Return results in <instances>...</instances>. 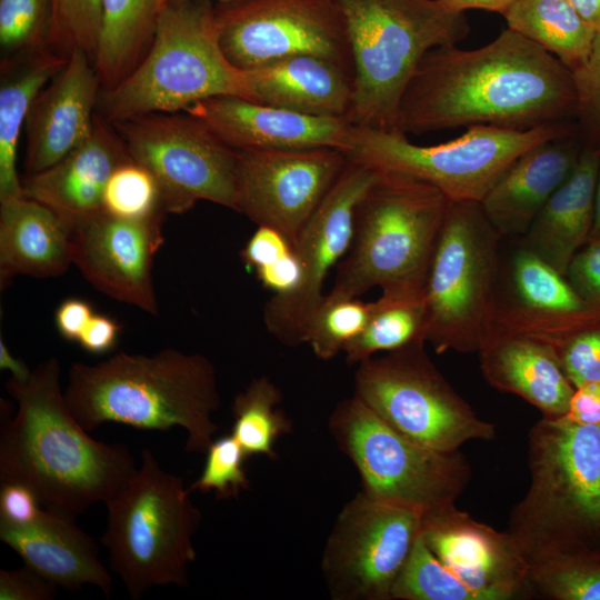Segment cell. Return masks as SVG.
Wrapping results in <instances>:
<instances>
[{"mask_svg":"<svg viewBox=\"0 0 600 600\" xmlns=\"http://www.w3.org/2000/svg\"><path fill=\"white\" fill-rule=\"evenodd\" d=\"M72 261V227L47 206L21 197L0 202V284L22 274H63Z\"/></svg>","mask_w":600,"mask_h":600,"instance_id":"cell-28","label":"cell"},{"mask_svg":"<svg viewBox=\"0 0 600 600\" xmlns=\"http://www.w3.org/2000/svg\"><path fill=\"white\" fill-rule=\"evenodd\" d=\"M566 277L584 300L600 307V239L576 253Z\"/></svg>","mask_w":600,"mask_h":600,"instance_id":"cell-45","label":"cell"},{"mask_svg":"<svg viewBox=\"0 0 600 600\" xmlns=\"http://www.w3.org/2000/svg\"><path fill=\"white\" fill-rule=\"evenodd\" d=\"M37 494L20 483H1L0 521L23 527L34 522L42 510Z\"/></svg>","mask_w":600,"mask_h":600,"instance_id":"cell-47","label":"cell"},{"mask_svg":"<svg viewBox=\"0 0 600 600\" xmlns=\"http://www.w3.org/2000/svg\"><path fill=\"white\" fill-rule=\"evenodd\" d=\"M379 171L348 159L338 180L298 236L293 250L300 267L298 286L273 294L263 307L267 330L279 342L306 343L310 320L326 293L330 271L349 250L356 209Z\"/></svg>","mask_w":600,"mask_h":600,"instance_id":"cell-16","label":"cell"},{"mask_svg":"<svg viewBox=\"0 0 600 600\" xmlns=\"http://www.w3.org/2000/svg\"><path fill=\"white\" fill-rule=\"evenodd\" d=\"M577 113L590 133L600 137V28L584 63L572 72Z\"/></svg>","mask_w":600,"mask_h":600,"instance_id":"cell-43","label":"cell"},{"mask_svg":"<svg viewBox=\"0 0 600 600\" xmlns=\"http://www.w3.org/2000/svg\"><path fill=\"white\" fill-rule=\"evenodd\" d=\"M61 366L50 357L26 382L10 378L6 389L18 408H1L0 483H20L40 502L74 517L107 502L137 470L126 444L88 434L69 410Z\"/></svg>","mask_w":600,"mask_h":600,"instance_id":"cell-2","label":"cell"},{"mask_svg":"<svg viewBox=\"0 0 600 600\" xmlns=\"http://www.w3.org/2000/svg\"><path fill=\"white\" fill-rule=\"evenodd\" d=\"M281 401V390L266 376L252 379L234 397L231 434L248 457L276 458L277 440L291 432V420L278 408Z\"/></svg>","mask_w":600,"mask_h":600,"instance_id":"cell-34","label":"cell"},{"mask_svg":"<svg viewBox=\"0 0 600 600\" xmlns=\"http://www.w3.org/2000/svg\"><path fill=\"white\" fill-rule=\"evenodd\" d=\"M328 426L358 470L361 491L376 501L427 516L456 504L470 482L471 467L460 450L442 452L418 443L354 394L336 406Z\"/></svg>","mask_w":600,"mask_h":600,"instance_id":"cell-11","label":"cell"},{"mask_svg":"<svg viewBox=\"0 0 600 600\" xmlns=\"http://www.w3.org/2000/svg\"><path fill=\"white\" fill-rule=\"evenodd\" d=\"M600 152V147H599ZM600 239V161L599 169L596 182V192H594V218L591 232L588 238V242Z\"/></svg>","mask_w":600,"mask_h":600,"instance_id":"cell-55","label":"cell"},{"mask_svg":"<svg viewBox=\"0 0 600 600\" xmlns=\"http://www.w3.org/2000/svg\"><path fill=\"white\" fill-rule=\"evenodd\" d=\"M478 353L482 374L493 388L521 397L543 417L566 416L574 387L554 346L496 330Z\"/></svg>","mask_w":600,"mask_h":600,"instance_id":"cell-27","label":"cell"},{"mask_svg":"<svg viewBox=\"0 0 600 600\" xmlns=\"http://www.w3.org/2000/svg\"><path fill=\"white\" fill-rule=\"evenodd\" d=\"M500 289L496 330L552 346L600 322V307L584 300L567 277L520 246Z\"/></svg>","mask_w":600,"mask_h":600,"instance_id":"cell-20","label":"cell"},{"mask_svg":"<svg viewBox=\"0 0 600 600\" xmlns=\"http://www.w3.org/2000/svg\"><path fill=\"white\" fill-rule=\"evenodd\" d=\"M247 453L230 433L212 441L206 452V461L200 477L188 487V491H213L217 499L237 498L249 489V478L244 469Z\"/></svg>","mask_w":600,"mask_h":600,"instance_id":"cell-41","label":"cell"},{"mask_svg":"<svg viewBox=\"0 0 600 600\" xmlns=\"http://www.w3.org/2000/svg\"><path fill=\"white\" fill-rule=\"evenodd\" d=\"M101 81L93 61L74 49L34 100L27 119V174L56 164L92 132Z\"/></svg>","mask_w":600,"mask_h":600,"instance_id":"cell-22","label":"cell"},{"mask_svg":"<svg viewBox=\"0 0 600 600\" xmlns=\"http://www.w3.org/2000/svg\"><path fill=\"white\" fill-rule=\"evenodd\" d=\"M227 59L246 71L297 54L331 60L353 74L337 0H232L214 4Z\"/></svg>","mask_w":600,"mask_h":600,"instance_id":"cell-14","label":"cell"},{"mask_svg":"<svg viewBox=\"0 0 600 600\" xmlns=\"http://www.w3.org/2000/svg\"><path fill=\"white\" fill-rule=\"evenodd\" d=\"M529 472L507 530L529 563L600 546V424L542 417L529 433Z\"/></svg>","mask_w":600,"mask_h":600,"instance_id":"cell-4","label":"cell"},{"mask_svg":"<svg viewBox=\"0 0 600 600\" xmlns=\"http://www.w3.org/2000/svg\"><path fill=\"white\" fill-rule=\"evenodd\" d=\"M68 57L54 50L2 60L0 86V202L23 197L18 143L32 104Z\"/></svg>","mask_w":600,"mask_h":600,"instance_id":"cell-30","label":"cell"},{"mask_svg":"<svg viewBox=\"0 0 600 600\" xmlns=\"http://www.w3.org/2000/svg\"><path fill=\"white\" fill-rule=\"evenodd\" d=\"M120 331L121 326L114 319L94 313L77 342L89 353L102 354L114 347Z\"/></svg>","mask_w":600,"mask_h":600,"instance_id":"cell-48","label":"cell"},{"mask_svg":"<svg viewBox=\"0 0 600 600\" xmlns=\"http://www.w3.org/2000/svg\"><path fill=\"white\" fill-rule=\"evenodd\" d=\"M169 0H102L94 67L101 90L124 79L143 59Z\"/></svg>","mask_w":600,"mask_h":600,"instance_id":"cell-31","label":"cell"},{"mask_svg":"<svg viewBox=\"0 0 600 600\" xmlns=\"http://www.w3.org/2000/svg\"><path fill=\"white\" fill-rule=\"evenodd\" d=\"M576 113L572 72L507 28L480 48L428 51L403 92L397 129L407 136L478 124L529 130Z\"/></svg>","mask_w":600,"mask_h":600,"instance_id":"cell-1","label":"cell"},{"mask_svg":"<svg viewBox=\"0 0 600 600\" xmlns=\"http://www.w3.org/2000/svg\"><path fill=\"white\" fill-rule=\"evenodd\" d=\"M450 200L419 179L379 171L357 206L348 252L331 292H423Z\"/></svg>","mask_w":600,"mask_h":600,"instance_id":"cell-6","label":"cell"},{"mask_svg":"<svg viewBox=\"0 0 600 600\" xmlns=\"http://www.w3.org/2000/svg\"><path fill=\"white\" fill-rule=\"evenodd\" d=\"M237 152L239 212L278 230L292 247L348 162L336 148Z\"/></svg>","mask_w":600,"mask_h":600,"instance_id":"cell-17","label":"cell"},{"mask_svg":"<svg viewBox=\"0 0 600 600\" xmlns=\"http://www.w3.org/2000/svg\"><path fill=\"white\" fill-rule=\"evenodd\" d=\"M599 161V147L583 148L571 174L522 236L523 248L563 276L592 229Z\"/></svg>","mask_w":600,"mask_h":600,"instance_id":"cell-29","label":"cell"},{"mask_svg":"<svg viewBox=\"0 0 600 600\" xmlns=\"http://www.w3.org/2000/svg\"><path fill=\"white\" fill-rule=\"evenodd\" d=\"M596 30L600 28V0H567Z\"/></svg>","mask_w":600,"mask_h":600,"instance_id":"cell-54","label":"cell"},{"mask_svg":"<svg viewBox=\"0 0 600 600\" xmlns=\"http://www.w3.org/2000/svg\"><path fill=\"white\" fill-rule=\"evenodd\" d=\"M566 417L581 424H600V382L574 388Z\"/></svg>","mask_w":600,"mask_h":600,"instance_id":"cell-51","label":"cell"},{"mask_svg":"<svg viewBox=\"0 0 600 600\" xmlns=\"http://www.w3.org/2000/svg\"><path fill=\"white\" fill-rule=\"evenodd\" d=\"M424 291H382L370 302L362 331L343 349L347 361L358 364L380 352H390L424 341Z\"/></svg>","mask_w":600,"mask_h":600,"instance_id":"cell-33","label":"cell"},{"mask_svg":"<svg viewBox=\"0 0 600 600\" xmlns=\"http://www.w3.org/2000/svg\"><path fill=\"white\" fill-rule=\"evenodd\" d=\"M69 410L88 432L103 423L187 432L186 451L206 453L218 427L217 371L201 353L167 348L151 356L120 351L88 364L73 362L63 390Z\"/></svg>","mask_w":600,"mask_h":600,"instance_id":"cell-3","label":"cell"},{"mask_svg":"<svg viewBox=\"0 0 600 600\" xmlns=\"http://www.w3.org/2000/svg\"><path fill=\"white\" fill-rule=\"evenodd\" d=\"M424 341L358 363L354 396L390 427L420 444L458 451L471 440H491L482 420L433 364Z\"/></svg>","mask_w":600,"mask_h":600,"instance_id":"cell-12","label":"cell"},{"mask_svg":"<svg viewBox=\"0 0 600 600\" xmlns=\"http://www.w3.org/2000/svg\"><path fill=\"white\" fill-rule=\"evenodd\" d=\"M183 112L234 150L336 148L344 151L352 123L314 117L237 96L198 101Z\"/></svg>","mask_w":600,"mask_h":600,"instance_id":"cell-21","label":"cell"},{"mask_svg":"<svg viewBox=\"0 0 600 600\" xmlns=\"http://www.w3.org/2000/svg\"><path fill=\"white\" fill-rule=\"evenodd\" d=\"M51 47L68 57L82 50L93 61L97 56L101 24L102 0H51Z\"/></svg>","mask_w":600,"mask_h":600,"instance_id":"cell-40","label":"cell"},{"mask_svg":"<svg viewBox=\"0 0 600 600\" xmlns=\"http://www.w3.org/2000/svg\"><path fill=\"white\" fill-rule=\"evenodd\" d=\"M583 148L576 131L523 153L480 202L501 238L523 236L553 192L568 179Z\"/></svg>","mask_w":600,"mask_h":600,"instance_id":"cell-25","label":"cell"},{"mask_svg":"<svg viewBox=\"0 0 600 600\" xmlns=\"http://www.w3.org/2000/svg\"><path fill=\"white\" fill-rule=\"evenodd\" d=\"M293 251L291 242L278 230L258 227L241 251L247 268L258 270L273 264Z\"/></svg>","mask_w":600,"mask_h":600,"instance_id":"cell-46","label":"cell"},{"mask_svg":"<svg viewBox=\"0 0 600 600\" xmlns=\"http://www.w3.org/2000/svg\"><path fill=\"white\" fill-rule=\"evenodd\" d=\"M93 314L88 301L79 298L66 299L54 313L57 330L66 340L77 341Z\"/></svg>","mask_w":600,"mask_h":600,"instance_id":"cell-49","label":"cell"},{"mask_svg":"<svg viewBox=\"0 0 600 600\" xmlns=\"http://www.w3.org/2000/svg\"><path fill=\"white\" fill-rule=\"evenodd\" d=\"M353 64L348 120L397 129L403 92L423 56L466 39L470 23L437 0H337Z\"/></svg>","mask_w":600,"mask_h":600,"instance_id":"cell-5","label":"cell"},{"mask_svg":"<svg viewBox=\"0 0 600 600\" xmlns=\"http://www.w3.org/2000/svg\"><path fill=\"white\" fill-rule=\"evenodd\" d=\"M503 17L507 28L543 48L571 72L584 63L597 31L567 0H517Z\"/></svg>","mask_w":600,"mask_h":600,"instance_id":"cell-32","label":"cell"},{"mask_svg":"<svg viewBox=\"0 0 600 600\" xmlns=\"http://www.w3.org/2000/svg\"><path fill=\"white\" fill-rule=\"evenodd\" d=\"M51 27V0H0V46L6 59L53 50Z\"/></svg>","mask_w":600,"mask_h":600,"instance_id":"cell-38","label":"cell"},{"mask_svg":"<svg viewBox=\"0 0 600 600\" xmlns=\"http://www.w3.org/2000/svg\"><path fill=\"white\" fill-rule=\"evenodd\" d=\"M244 72L249 100L308 116L348 119L353 74L331 60L297 54Z\"/></svg>","mask_w":600,"mask_h":600,"instance_id":"cell-26","label":"cell"},{"mask_svg":"<svg viewBox=\"0 0 600 600\" xmlns=\"http://www.w3.org/2000/svg\"><path fill=\"white\" fill-rule=\"evenodd\" d=\"M422 514L376 501L362 491L348 501L322 554L334 600H391V590L420 534Z\"/></svg>","mask_w":600,"mask_h":600,"instance_id":"cell-15","label":"cell"},{"mask_svg":"<svg viewBox=\"0 0 600 600\" xmlns=\"http://www.w3.org/2000/svg\"><path fill=\"white\" fill-rule=\"evenodd\" d=\"M58 588L27 564L0 570V600H53Z\"/></svg>","mask_w":600,"mask_h":600,"instance_id":"cell-44","label":"cell"},{"mask_svg":"<svg viewBox=\"0 0 600 600\" xmlns=\"http://www.w3.org/2000/svg\"><path fill=\"white\" fill-rule=\"evenodd\" d=\"M106 504L101 541L110 570L130 598L139 600L153 587H188L201 512L183 480L162 469L156 456L143 449L140 466Z\"/></svg>","mask_w":600,"mask_h":600,"instance_id":"cell-8","label":"cell"},{"mask_svg":"<svg viewBox=\"0 0 600 600\" xmlns=\"http://www.w3.org/2000/svg\"><path fill=\"white\" fill-rule=\"evenodd\" d=\"M500 239L480 202L450 201L424 288V340L437 353L479 352L494 333Z\"/></svg>","mask_w":600,"mask_h":600,"instance_id":"cell-9","label":"cell"},{"mask_svg":"<svg viewBox=\"0 0 600 600\" xmlns=\"http://www.w3.org/2000/svg\"><path fill=\"white\" fill-rule=\"evenodd\" d=\"M188 1H199V0H169V3L188 2ZM203 1H216L217 3H221V2L232 1V0H203Z\"/></svg>","mask_w":600,"mask_h":600,"instance_id":"cell-56","label":"cell"},{"mask_svg":"<svg viewBox=\"0 0 600 600\" xmlns=\"http://www.w3.org/2000/svg\"><path fill=\"white\" fill-rule=\"evenodd\" d=\"M131 160L114 128L97 112L90 136L50 168L22 179L23 197L36 200L73 227L103 210L112 172Z\"/></svg>","mask_w":600,"mask_h":600,"instance_id":"cell-23","label":"cell"},{"mask_svg":"<svg viewBox=\"0 0 600 600\" xmlns=\"http://www.w3.org/2000/svg\"><path fill=\"white\" fill-rule=\"evenodd\" d=\"M391 600H484L444 566L418 536L391 590Z\"/></svg>","mask_w":600,"mask_h":600,"instance_id":"cell-36","label":"cell"},{"mask_svg":"<svg viewBox=\"0 0 600 600\" xmlns=\"http://www.w3.org/2000/svg\"><path fill=\"white\" fill-rule=\"evenodd\" d=\"M554 348L574 388L587 382H600V322L567 337Z\"/></svg>","mask_w":600,"mask_h":600,"instance_id":"cell-42","label":"cell"},{"mask_svg":"<svg viewBox=\"0 0 600 600\" xmlns=\"http://www.w3.org/2000/svg\"><path fill=\"white\" fill-rule=\"evenodd\" d=\"M219 96L249 99L246 72L224 56L212 1L169 3L149 50L119 83L101 90L98 114L114 123L149 113H174Z\"/></svg>","mask_w":600,"mask_h":600,"instance_id":"cell-7","label":"cell"},{"mask_svg":"<svg viewBox=\"0 0 600 600\" xmlns=\"http://www.w3.org/2000/svg\"><path fill=\"white\" fill-rule=\"evenodd\" d=\"M420 534L431 552L484 600L532 594L530 563L508 531H497L451 504L423 516Z\"/></svg>","mask_w":600,"mask_h":600,"instance_id":"cell-19","label":"cell"},{"mask_svg":"<svg viewBox=\"0 0 600 600\" xmlns=\"http://www.w3.org/2000/svg\"><path fill=\"white\" fill-rule=\"evenodd\" d=\"M0 369L9 370L12 374L11 378L20 382L28 381L32 373L22 360L10 352L2 337L0 338Z\"/></svg>","mask_w":600,"mask_h":600,"instance_id":"cell-53","label":"cell"},{"mask_svg":"<svg viewBox=\"0 0 600 600\" xmlns=\"http://www.w3.org/2000/svg\"><path fill=\"white\" fill-rule=\"evenodd\" d=\"M262 286L273 294L291 292L299 283L300 267L294 250L273 264L256 270Z\"/></svg>","mask_w":600,"mask_h":600,"instance_id":"cell-50","label":"cell"},{"mask_svg":"<svg viewBox=\"0 0 600 600\" xmlns=\"http://www.w3.org/2000/svg\"><path fill=\"white\" fill-rule=\"evenodd\" d=\"M74 516L46 508L23 527L0 521V540L16 551L24 564L49 581L76 591L86 584L112 594V578L98 556V546L74 522Z\"/></svg>","mask_w":600,"mask_h":600,"instance_id":"cell-24","label":"cell"},{"mask_svg":"<svg viewBox=\"0 0 600 600\" xmlns=\"http://www.w3.org/2000/svg\"><path fill=\"white\" fill-rule=\"evenodd\" d=\"M131 159L154 177L168 213L199 200L239 212L238 152L183 112L149 113L110 123Z\"/></svg>","mask_w":600,"mask_h":600,"instance_id":"cell-13","label":"cell"},{"mask_svg":"<svg viewBox=\"0 0 600 600\" xmlns=\"http://www.w3.org/2000/svg\"><path fill=\"white\" fill-rule=\"evenodd\" d=\"M453 12H464L469 9H481L504 14L517 0H437Z\"/></svg>","mask_w":600,"mask_h":600,"instance_id":"cell-52","label":"cell"},{"mask_svg":"<svg viewBox=\"0 0 600 600\" xmlns=\"http://www.w3.org/2000/svg\"><path fill=\"white\" fill-rule=\"evenodd\" d=\"M531 592L551 600H600V546L530 562Z\"/></svg>","mask_w":600,"mask_h":600,"instance_id":"cell-35","label":"cell"},{"mask_svg":"<svg viewBox=\"0 0 600 600\" xmlns=\"http://www.w3.org/2000/svg\"><path fill=\"white\" fill-rule=\"evenodd\" d=\"M570 121L529 130L471 126L432 146L411 142L398 129L351 127L348 159L378 171L409 176L439 189L450 201L481 202L508 169L533 147L574 132Z\"/></svg>","mask_w":600,"mask_h":600,"instance_id":"cell-10","label":"cell"},{"mask_svg":"<svg viewBox=\"0 0 600 600\" xmlns=\"http://www.w3.org/2000/svg\"><path fill=\"white\" fill-rule=\"evenodd\" d=\"M329 291L314 311L306 334L313 353L329 360L343 352L346 346L364 328L370 302Z\"/></svg>","mask_w":600,"mask_h":600,"instance_id":"cell-37","label":"cell"},{"mask_svg":"<svg viewBox=\"0 0 600 600\" xmlns=\"http://www.w3.org/2000/svg\"><path fill=\"white\" fill-rule=\"evenodd\" d=\"M166 212L124 219L101 210L72 227V261L108 297L157 316L154 257L164 242Z\"/></svg>","mask_w":600,"mask_h":600,"instance_id":"cell-18","label":"cell"},{"mask_svg":"<svg viewBox=\"0 0 600 600\" xmlns=\"http://www.w3.org/2000/svg\"><path fill=\"white\" fill-rule=\"evenodd\" d=\"M102 208L124 219H144L166 212L154 177L132 159L120 164L110 176L103 191Z\"/></svg>","mask_w":600,"mask_h":600,"instance_id":"cell-39","label":"cell"}]
</instances>
